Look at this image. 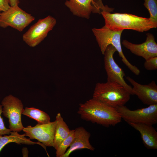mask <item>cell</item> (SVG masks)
I'll return each instance as SVG.
<instances>
[{
    "label": "cell",
    "instance_id": "11",
    "mask_svg": "<svg viewBox=\"0 0 157 157\" xmlns=\"http://www.w3.org/2000/svg\"><path fill=\"white\" fill-rule=\"evenodd\" d=\"M144 42L136 44L126 40H123L122 45L134 54L142 57L146 60L151 57L157 56V44L154 35L150 33L146 34Z\"/></svg>",
    "mask_w": 157,
    "mask_h": 157
},
{
    "label": "cell",
    "instance_id": "13",
    "mask_svg": "<svg viewBox=\"0 0 157 157\" xmlns=\"http://www.w3.org/2000/svg\"><path fill=\"white\" fill-rule=\"evenodd\" d=\"M90 133L82 127L76 128L74 130V136L69 146L61 157H68L73 152L83 149L94 151L95 148L90 144L89 139Z\"/></svg>",
    "mask_w": 157,
    "mask_h": 157
},
{
    "label": "cell",
    "instance_id": "20",
    "mask_svg": "<svg viewBox=\"0 0 157 157\" xmlns=\"http://www.w3.org/2000/svg\"><path fill=\"white\" fill-rule=\"evenodd\" d=\"M144 0V5L149 13V18L157 25V0Z\"/></svg>",
    "mask_w": 157,
    "mask_h": 157
},
{
    "label": "cell",
    "instance_id": "6",
    "mask_svg": "<svg viewBox=\"0 0 157 157\" xmlns=\"http://www.w3.org/2000/svg\"><path fill=\"white\" fill-rule=\"evenodd\" d=\"M115 108L122 118L127 123H142L151 125L157 123V104L133 110L124 105Z\"/></svg>",
    "mask_w": 157,
    "mask_h": 157
},
{
    "label": "cell",
    "instance_id": "22",
    "mask_svg": "<svg viewBox=\"0 0 157 157\" xmlns=\"http://www.w3.org/2000/svg\"><path fill=\"white\" fill-rule=\"evenodd\" d=\"M144 66L148 70H157V56L152 57L146 60L144 63Z\"/></svg>",
    "mask_w": 157,
    "mask_h": 157
},
{
    "label": "cell",
    "instance_id": "24",
    "mask_svg": "<svg viewBox=\"0 0 157 157\" xmlns=\"http://www.w3.org/2000/svg\"><path fill=\"white\" fill-rule=\"evenodd\" d=\"M10 6L9 0H0V11H4Z\"/></svg>",
    "mask_w": 157,
    "mask_h": 157
},
{
    "label": "cell",
    "instance_id": "3",
    "mask_svg": "<svg viewBox=\"0 0 157 157\" xmlns=\"http://www.w3.org/2000/svg\"><path fill=\"white\" fill-rule=\"evenodd\" d=\"M131 94L117 83L107 81L95 85L92 98L108 106L116 108L124 105L129 100Z\"/></svg>",
    "mask_w": 157,
    "mask_h": 157
},
{
    "label": "cell",
    "instance_id": "15",
    "mask_svg": "<svg viewBox=\"0 0 157 157\" xmlns=\"http://www.w3.org/2000/svg\"><path fill=\"white\" fill-rule=\"evenodd\" d=\"M92 2L93 0H67L65 5L74 15L88 19L94 11Z\"/></svg>",
    "mask_w": 157,
    "mask_h": 157
},
{
    "label": "cell",
    "instance_id": "25",
    "mask_svg": "<svg viewBox=\"0 0 157 157\" xmlns=\"http://www.w3.org/2000/svg\"><path fill=\"white\" fill-rule=\"evenodd\" d=\"M9 3L11 6H18L19 2V0H9Z\"/></svg>",
    "mask_w": 157,
    "mask_h": 157
},
{
    "label": "cell",
    "instance_id": "7",
    "mask_svg": "<svg viewBox=\"0 0 157 157\" xmlns=\"http://www.w3.org/2000/svg\"><path fill=\"white\" fill-rule=\"evenodd\" d=\"M35 17L18 6H10L0 14V27L10 26L21 32L33 21Z\"/></svg>",
    "mask_w": 157,
    "mask_h": 157
},
{
    "label": "cell",
    "instance_id": "26",
    "mask_svg": "<svg viewBox=\"0 0 157 157\" xmlns=\"http://www.w3.org/2000/svg\"><path fill=\"white\" fill-rule=\"evenodd\" d=\"M22 152L23 157H28V151L27 148L23 147L22 149Z\"/></svg>",
    "mask_w": 157,
    "mask_h": 157
},
{
    "label": "cell",
    "instance_id": "23",
    "mask_svg": "<svg viewBox=\"0 0 157 157\" xmlns=\"http://www.w3.org/2000/svg\"><path fill=\"white\" fill-rule=\"evenodd\" d=\"M2 112V106L0 104V135H9L11 131L9 129L6 128L4 125L3 118L1 115Z\"/></svg>",
    "mask_w": 157,
    "mask_h": 157
},
{
    "label": "cell",
    "instance_id": "9",
    "mask_svg": "<svg viewBox=\"0 0 157 157\" xmlns=\"http://www.w3.org/2000/svg\"><path fill=\"white\" fill-rule=\"evenodd\" d=\"M117 51L111 45L107 47L104 53V68L107 75V81L118 83L123 86L131 95H133L132 87L125 82L124 77L125 73L115 62L113 55Z\"/></svg>",
    "mask_w": 157,
    "mask_h": 157
},
{
    "label": "cell",
    "instance_id": "18",
    "mask_svg": "<svg viewBox=\"0 0 157 157\" xmlns=\"http://www.w3.org/2000/svg\"><path fill=\"white\" fill-rule=\"evenodd\" d=\"M22 114L35 120L38 124H47L50 122V117L47 113L33 107H25Z\"/></svg>",
    "mask_w": 157,
    "mask_h": 157
},
{
    "label": "cell",
    "instance_id": "14",
    "mask_svg": "<svg viewBox=\"0 0 157 157\" xmlns=\"http://www.w3.org/2000/svg\"><path fill=\"white\" fill-rule=\"evenodd\" d=\"M127 123L140 133L143 142L147 148L157 149V132L152 125L142 123Z\"/></svg>",
    "mask_w": 157,
    "mask_h": 157
},
{
    "label": "cell",
    "instance_id": "17",
    "mask_svg": "<svg viewBox=\"0 0 157 157\" xmlns=\"http://www.w3.org/2000/svg\"><path fill=\"white\" fill-rule=\"evenodd\" d=\"M57 123L53 140V147L56 149L62 141L69 135L70 130L64 121L60 113H57L56 118Z\"/></svg>",
    "mask_w": 157,
    "mask_h": 157
},
{
    "label": "cell",
    "instance_id": "4",
    "mask_svg": "<svg viewBox=\"0 0 157 157\" xmlns=\"http://www.w3.org/2000/svg\"><path fill=\"white\" fill-rule=\"evenodd\" d=\"M92 31L103 55L107 47L109 45H112L118 52L123 63L128 68L136 75L140 74L139 69L128 60L123 52L121 37L123 30H113L104 26L100 28H93Z\"/></svg>",
    "mask_w": 157,
    "mask_h": 157
},
{
    "label": "cell",
    "instance_id": "12",
    "mask_svg": "<svg viewBox=\"0 0 157 157\" xmlns=\"http://www.w3.org/2000/svg\"><path fill=\"white\" fill-rule=\"evenodd\" d=\"M126 79L133 85V95H136L144 104H157V85L154 81L146 85L138 83L129 76Z\"/></svg>",
    "mask_w": 157,
    "mask_h": 157
},
{
    "label": "cell",
    "instance_id": "21",
    "mask_svg": "<svg viewBox=\"0 0 157 157\" xmlns=\"http://www.w3.org/2000/svg\"><path fill=\"white\" fill-rule=\"evenodd\" d=\"M92 5L94 8V13L101 14L102 11H105L110 13L113 11L114 8H109L107 6H104L102 0H93Z\"/></svg>",
    "mask_w": 157,
    "mask_h": 157
},
{
    "label": "cell",
    "instance_id": "19",
    "mask_svg": "<svg viewBox=\"0 0 157 157\" xmlns=\"http://www.w3.org/2000/svg\"><path fill=\"white\" fill-rule=\"evenodd\" d=\"M74 136V130H70L68 136L60 144L56 149L57 157H61L72 143Z\"/></svg>",
    "mask_w": 157,
    "mask_h": 157
},
{
    "label": "cell",
    "instance_id": "2",
    "mask_svg": "<svg viewBox=\"0 0 157 157\" xmlns=\"http://www.w3.org/2000/svg\"><path fill=\"white\" fill-rule=\"evenodd\" d=\"M105 22V26L113 30L130 29L143 32L156 28L155 24L149 18L139 17L131 14L101 12Z\"/></svg>",
    "mask_w": 157,
    "mask_h": 157
},
{
    "label": "cell",
    "instance_id": "5",
    "mask_svg": "<svg viewBox=\"0 0 157 157\" xmlns=\"http://www.w3.org/2000/svg\"><path fill=\"white\" fill-rule=\"evenodd\" d=\"M1 104L2 113L8 119L9 127L10 131L17 132L22 131L24 127L21 116L24 109L21 100L10 94L3 98Z\"/></svg>",
    "mask_w": 157,
    "mask_h": 157
},
{
    "label": "cell",
    "instance_id": "8",
    "mask_svg": "<svg viewBox=\"0 0 157 157\" xmlns=\"http://www.w3.org/2000/svg\"><path fill=\"white\" fill-rule=\"evenodd\" d=\"M56 23V19L50 15L39 19L24 34L23 40L30 47H35L47 36Z\"/></svg>",
    "mask_w": 157,
    "mask_h": 157
},
{
    "label": "cell",
    "instance_id": "16",
    "mask_svg": "<svg viewBox=\"0 0 157 157\" xmlns=\"http://www.w3.org/2000/svg\"><path fill=\"white\" fill-rule=\"evenodd\" d=\"M10 134V135H5L2 136L0 135V152L5 145L11 142H14L19 144L34 145L37 144L46 149V147L41 142L32 141L29 138L25 137V133L20 134L17 132L11 131Z\"/></svg>",
    "mask_w": 157,
    "mask_h": 157
},
{
    "label": "cell",
    "instance_id": "27",
    "mask_svg": "<svg viewBox=\"0 0 157 157\" xmlns=\"http://www.w3.org/2000/svg\"><path fill=\"white\" fill-rule=\"evenodd\" d=\"M1 12L0 11V13H1Z\"/></svg>",
    "mask_w": 157,
    "mask_h": 157
},
{
    "label": "cell",
    "instance_id": "1",
    "mask_svg": "<svg viewBox=\"0 0 157 157\" xmlns=\"http://www.w3.org/2000/svg\"><path fill=\"white\" fill-rule=\"evenodd\" d=\"M77 112L83 119L106 127L114 126L122 119L115 108L93 98L80 104Z\"/></svg>",
    "mask_w": 157,
    "mask_h": 157
},
{
    "label": "cell",
    "instance_id": "10",
    "mask_svg": "<svg viewBox=\"0 0 157 157\" xmlns=\"http://www.w3.org/2000/svg\"><path fill=\"white\" fill-rule=\"evenodd\" d=\"M56 120L45 124H37L32 127L28 126L22 131L30 139H36L45 147H53V140Z\"/></svg>",
    "mask_w": 157,
    "mask_h": 157
}]
</instances>
